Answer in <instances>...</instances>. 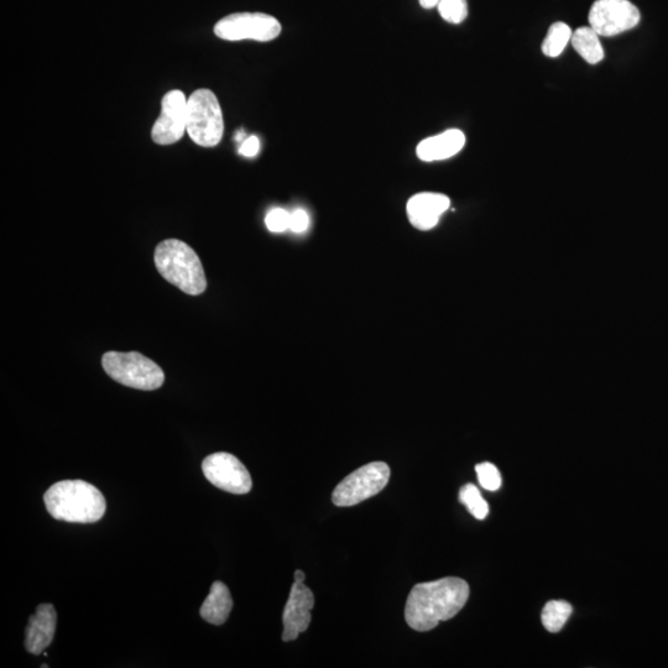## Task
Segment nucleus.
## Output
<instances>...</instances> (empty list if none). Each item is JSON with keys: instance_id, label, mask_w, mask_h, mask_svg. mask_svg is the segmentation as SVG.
<instances>
[{"instance_id": "1", "label": "nucleus", "mask_w": 668, "mask_h": 668, "mask_svg": "<svg viewBox=\"0 0 668 668\" xmlns=\"http://www.w3.org/2000/svg\"><path fill=\"white\" fill-rule=\"evenodd\" d=\"M469 598V586L462 578L447 577L416 584L407 598L405 620L411 629L430 631L441 621L461 612Z\"/></svg>"}, {"instance_id": "2", "label": "nucleus", "mask_w": 668, "mask_h": 668, "mask_svg": "<svg viewBox=\"0 0 668 668\" xmlns=\"http://www.w3.org/2000/svg\"><path fill=\"white\" fill-rule=\"evenodd\" d=\"M44 501L52 518L66 523H97L107 510L103 494L85 480H62L51 485Z\"/></svg>"}, {"instance_id": "3", "label": "nucleus", "mask_w": 668, "mask_h": 668, "mask_svg": "<svg viewBox=\"0 0 668 668\" xmlns=\"http://www.w3.org/2000/svg\"><path fill=\"white\" fill-rule=\"evenodd\" d=\"M155 265L161 276L187 295L197 296L207 289L205 270L190 245L167 239L155 250Z\"/></svg>"}, {"instance_id": "4", "label": "nucleus", "mask_w": 668, "mask_h": 668, "mask_svg": "<svg viewBox=\"0 0 668 668\" xmlns=\"http://www.w3.org/2000/svg\"><path fill=\"white\" fill-rule=\"evenodd\" d=\"M102 367L109 377L128 388L151 391L165 382L163 369L138 352H107L103 354Z\"/></svg>"}, {"instance_id": "5", "label": "nucleus", "mask_w": 668, "mask_h": 668, "mask_svg": "<svg viewBox=\"0 0 668 668\" xmlns=\"http://www.w3.org/2000/svg\"><path fill=\"white\" fill-rule=\"evenodd\" d=\"M187 133L193 143L213 148L221 142L224 120L221 104L210 90H198L187 99Z\"/></svg>"}, {"instance_id": "6", "label": "nucleus", "mask_w": 668, "mask_h": 668, "mask_svg": "<svg viewBox=\"0 0 668 668\" xmlns=\"http://www.w3.org/2000/svg\"><path fill=\"white\" fill-rule=\"evenodd\" d=\"M390 468L384 462H373L349 474L332 494L336 506H353L379 494L389 483Z\"/></svg>"}, {"instance_id": "7", "label": "nucleus", "mask_w": 668, "mask_h": 668, "mask_svg": "<svg viewBox=\"0 0 668 668\" xmlns=\"http://www.w3.org/2000/svg\"><path fill=\"white\" fill-rule=\"evenodd\" d=\"M281 25L278 19L263 13H236L219 20L215 34L227 41L255 40L260 43L278 38Z\"/></svg>"}, {"instance_id": "8", "label": "nucleus", "mask_w": 668, "mask_h": 668, "mask_svg": "<svg viewBox=\"0 0 668 668\" xmlns=\"http://www.w3.org/2000/svg\"><path fill=\"white\" fill-rule=\"evenodd\" d=\"M639 9L629 0H597L589 12V24L599 36L610 38L636 28Z\"/></svg>"}, {"instance_id": "9", "label": "nucleus", "mask_w": 668, "mask_h": 668, "mask_svg": "<svg viewBox=\"0 0 668 668\" xmlns=\"http://www.w3.org/2000/svg\"><path fill=\"white\" fill-rule=\"evenodd\" d=\"M202 471L208 482L224 492L242 495L252 490V477L244 464L231 453L218 452L202 462Z\"/></svg>"}, {"instance_id": "10", "label": "nucleus", "mask_w": 668, "mask_h": 668, "mask_svg": "<svg viewBox=\"0 0 668 668\" xmlns=\"http://www.w3.org/2000/svg\"><path fill=\"white\" fill-rule=\"evenodd\" d=\"M187 132V99L184 92L171 91L161 102V114L156 120L151 138L159 145L179 142Z\"/></svg>"}, {"instance_id": "11", "label": "nucleus", "mask_w": 668, "mask_h": 668, "mask_svg": "<svg viewBox=\"0 0 668 668\" xmlns=\"http://www.w3.org/2000/svg\"><path fill=\"white\" fill-rule=\"evenodd\" d=\"M313 607H315V597L311 589L307 588L304 583L292 584L283 614L285 643L296 640L300 634L309 629Z\"/></svg>"}, {"instance_id": "12", "label": "nucleus", "mask_w": 668, "mask_h": 668, "mask_svg": "<svg viewBox=\"0 0 668 668\" xmlns=\"http://www.w3.org/2000/svg\"><path fill=\"white\" fill-rule=\"evenodd\" d=\"M451 206V200L442 193L422 192L412 196L407 202V217L419 231H430L440 222V218Z\"/></svg>"}, {"instance_id": "13", "label": "nucleus", "mask_w": 668, "mask_h": 668, "mask_svg": "<svg viewBox=\"0 0 668 668\" xmlns=\"http://www.w3.org/2000/svg\"><path fill=\"white\" fill-rule=\"evenodd\" d=\"M57 614L54 605L41 604L29 619L25 631L26 650L33 655H40L48 649L56 633Z\"/></svg>"}, {"instance_id": "14", "label": "nucleus", "mask_w": 668, "mask_h": 668, "mask_svg": "<svg viewBox=\"0 0 668 668\" xmlns=\"http://www.w3.org/2000/svg\"><path fill=\"white\" fill-rule=\"evenodd\" d=\"M466 145V135L461 130L450 129L445 133L427 138L417 145V158L425 163L453 158Z\"/></svg>"}, {"instance_id": "15", "label": "nucleus", "mask_w": 668, "mask_h": 668, "mask_svg": "<svg viewBox=\"0 0 668 668\" xmlns=\"http://www.w3.org/2000/svg\"><path fill=\"white\" fill-rule=\"evenodd\" d=\"M232 609L233 599L228 587L222 582H215L211 586L210 594L202 604L200 615L207 623L223 625Z\"/></svg>"}, {"instance_id": "16", "label": "nucleus", "mask_w": 668, "mask_h": 668, "mask_svg": "<svg viewBox=\"0 0 668 668\" xmlns=\"http://www.w3.org/2000/svg\"><path fill=\"white\" fill-rule=\"evenodd\" d=\"M599 38L600 36L591 26L589 28L583 26V28L574 31L571 44L579 56L586 60L588 64L597 65L604 60V49Z\"/></svg>"}, {"instance_id": "17", "label": "nucleus", "mask_w": 668, "mask_h": 668, "mask_svg": "<svg viewBox=\"0 0 668 668\" xmlns=\"http://www.w3.org/2000/svg\"><path fill=\"white\" fill-rule=\"evenodd\" d=\"M573 612L572 605L565 600H551L542 610L541 620L545 629L556 634L563 629Z\"/></svg>"}, {"instance_id": "18", "label": "nucleus", "mask_w": 668, "mask_h": 668, "mask_svg": "<svg viewBox=\"0 0 668 668\" xmlns=\"http://www.w3.org/2000/svg\"><path fill=\"white\" fill-rule=\"evenodd\" d=\"M572 35L573 31L566 23L552 24L544 43H542V52L547 57L560 56L566 50L567 45L571 43Z\"/></svg>"}, {"instance_id": "19", "label": "nucleus", "mask_w": 668, "mask_h": 668, "mask_svg": "<svg viewBox=\"0 0 668 668\" xmlns=\"http://www.w3.org/2000/svg\"><path fill=\"white\" fill-rule=\"evenodd\" d=\"M459 500L467 506L469 513L478 520H484L489 514V505L480 494L476 485L467 484L459 492Z\"/></svg>"}, {"instance_id": "20", "label": "nucleus", "mask_w": 668, "mask_h": 668, "mask_svg": "<svg viewBox=\"0 0 668 668\" xmlns=\"http://www.w3.org/2000/svg\"><path fill=\"white\" fill-rule=\"evenodd\" d=\"M443 20L451 24H461L467 19V0H440L437 4Z\"/></svg>"}, {"instance_id": "21", "label": "nucleus", "mask_w": 668, "mask_h": 668, "mask_svg": "<svg viewBox=\"0 0 668 668\" xmlns=\"http://www.w3.org/2000/svg\"><path fill=\"white\" fill-rule=\"evenodd\" d=\"M476 472L479 483L484 489L495 492L501 487V474L494 464L489 462L480 463L476 467Z\"/></svg>"}, {"instance_id": "22", "label": "nucleus", "mask_w": 668, "mask_h": 668, "mask_svg": "<svg viewBox=\"0 0 668 668\" xmlns=\"http://www.w3.org/2000/svg\"><path fill=\"white\" fill-rule=\"evenodd\" d=\"M290 216L291 213L283 210V208H274L265 218L266 227L270 232L283 233L290 229Z\"/></svg>"}, {"instance_id": "23", "label": "nucleus", "mask_w": 668, "mask_h": 668, "mask_svg": "<svg viewBox=\"0 0 668 668\" xmlns=\"http://www.w3.org/2000/svg\"><path fill=\"white\" fill-rule=\"evenodd\" d=\"M310 218L304 210H296L290 216V229L294 233H304L309 228Z\"/></svg>"}, {"instance_id": "24", "label": "nucleus", "mask_w": 668, "mask_h": 668, "mask_svg": "<svg viewBox=\"0 0 668 668\" xmlns=\"http://www.w3.org/2000/svg\"><path fill=\"white\" fill-rule=\"evenodd\" d=\"M260 150V142L257 137H249L240 144L239 154L245 156V158H253L257 155Z\"/></svg>"}, {"instance_id": "25", "label": "nucleus", "mask_w": 668, "mask_h": 668, "mask_svg": "<svg viewBox=\"0 0 668 668\" xmlns=\"http://www.w3.org/2000/svg\"><path fill=\"white\" fill-rule=\"evenodd\" d=\"M421 7L425 9H432L437 7L438 2L440 0H419Z\"/></svg>"}, {"instance_id": "26", "label": "nucleus", "mask_w": 668, "mask_h": 668, "mask_svg": "<svg viewBox=\"0 0 668 668\" xmlns=\"http://www.w3.org/2000/svg\"><path fill=\"white\" fill-rule=\"evenodd\" d=\"M306 579V574L300 570L295 572V582L304 583Z\"/></svg>"}, {"instance_id": "27", "label": "nucleus", "mask_w": 668, "mask_h": 668, "mask_svg": "<svg viewBox=\"0 0 668 668\" xmlns=\"http://www.w3.org/2000/svg\"><path fill=\"white\" fill-rule=\"evenodd\" d=\"M236 139L238 140V142L240 144H242L244 142V140L247 139V137H245L244 132H239Z\"/></svg>"}]
</instances>
